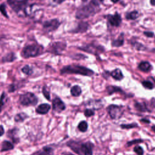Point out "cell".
<instances>
[{"label": "cell", "instance_id": "obj_16", "mask_svg": "<svg viewBox=\"0 0 155 155\" xmlns=\"http://www.w3.org/2000/svg\"><path fill=\"white\" fill-rule=\"evenodd\" d=\"M137 68L141 71L148 73L151 71V70L153 69V66L148 61H143L138 64Z\"/></svg>", "mask_w": 155, "mask_h": 155}, {"label": "cell", "instance_id": "obj_17", "mask_svg": "<svg viewBox=\"0 0 155 155\" xmlns=\"http://www.w3.org/2000/svg\"><path fill=\"white\" fill-rule=\"evenodd\" d=\"M54 149L50 146L44 147L41 150L35 151L31 155H53Z\"/></svg>", "mask_w": 155, "mask_h": 155}, {"label": "cell", "instance_id": "obj_19", "mask_svg": "<svg viewBox=\"0 0 155 155\" xmlns=\"http://www.w3.org/2000/svg\"><path fill=\"white\" fill-rule=\"evenodd\" d=\"M51 106L48 104H42L38 105L36 109V112L39 114H45L50 110Z\"/></svg>", "mask_w": 155, "mask_h": 155}, {"label": "cell", "instance_id": "obj_29", "mask_svg": "<svg viewBox=\"0 0 155 155\" xmlns=\"http://www.w3.org/2000/svg\"><path fill=\"white\" fill-rule=\"evenodd\" d=\"M16 56L15 54L13 53H10L7 54H6L5 56L2 58V62H12L15 59H16Z\"/></svg>", "mask_w": 155, "mask_h": 155}, {"label": "cell", "instance_id": "obj_39", "mask_svg": "<svg viewBox=\"0 0 155 155\" xmlns=\"http://www.w3.org/2000/svg\"><path fill=\"white\" fill-rule=\"evenodd\" d=\"M102 76L106 79H108V78L110 76V72L108 71H104L102 73Z\"/></svg>", "mask_w": 155, "mask_h": 155}, {"label": "cell", "instance_id": "obj_20", "mask_svg": "<svg viewBox=\"0 0 155 155\" xmlns=\"http://www.w3.org/2000/svg\"><path fill=\"white\" fill-rule=\"evenodd\" d=\"M18 129L16 128H15L13 129L10 130L7 134L8 137H10L15 143H17L19 142V137H18Z\"/></svg>", "mask_w": 155, "mask_h": 155}, {"label": "cell", "instance_id": "obj_34", "mask_svg": "<svg viewBox=\"0 0 155 155\" xmlns=\"http://www.w3.org/2000/svg\"><path fill=\"white\" fill-rule=\"evenodd\" d=\"M21 71L22 73H24V74H27V75H30L32 74L33 73V70L31 68V67L28 65H25L24 67H23L21 69Z\"/></svg>", "mask_w": 155, "mask_h": 155}, {"label": "cell", "instance_id": "obj_11", "mask_svg": "<svg viewBox=\"0 0 155 155\" xmlns=\"http://www.w3.org/2000/svg\"><path fill=\"white\" fill-rule=\"evenodd\" d=\"M134 107L135 109L140 113L151 112L150 108H149L148 105L145 102H138L136 101L134 103Z\"/></svg>", "mask_w": 155, "mask_h": 155}, {"label": "cell", "instance_id": "obj_27", "mask_svg": "<svg viewBox=\"0 0 155 155\" xmlns=\"http://www.w3.org/2000/svg\"><path fill=\"white\" fill-rule=\"evenodd\" d=\"M139 16V14L138 13L137 11L136 10H133L132 12H130L126 14L125 15V18L127 19H131V20H134L136 19H137Z\"/></svg>", "mask_w": 155, "mask_h": 155}, {"label": "cell", "instance_id": "obj_14", "mask_svg": "<svg viewBox=\"0 0 155 155\" xmlns=\"http://www.w3.org/2000/svg\"><path fill=\"white\" fill-rule=\"evenodd\" d=\"M81 144V142L76 141V140H69L67 143V145L68 147H70V148L73 151H74V153H76V154H78L79 155H81V152H80Z\"/></svg>", "mask_w": 155, "mask_h": 155}, {"label": "cell", "instance_id": "obj_36", "mask_svg": "<svg viewBox=\"0 0 155 155\" xmlns=\"http://www.w3.org/2000/svg\"><path fill=\"white\" fill-rule=\"evenodd\" d=\"M94 110L93 108H87L84 111V115L87 117H89L94 115Z\"/></svg>", "mask_w": 155, "mask_h": 155}, {"label": "cell", "instance_id": "obj_24", "mask_svg": "<svg viewBox=\"0 0 155 155\" xmlns=\"http://www.w3.org/2000/svg\"><path fill=\"white\" fill-rule=\"evenodd\" d=\"M124 33H120V35L119 36V37L114 40L112 43L111 45L113 47H119L123 45L124 42Z\"/></svg>", "mask_w": 155, "mask_h": 155}, {"label": "cell", "instance_id": "obj_9", "mask_svg": "<svg viewBox=\"0 0 155 155\" xmlns=\"http://www.w3.org/2000/svg\"><path fill=\"white\" fill-rule=\"evenodd\" d=\"M107 18L110 24L113 27H119L122 22V18L117 12L114 15H108Z\"/></svg>", "mask_w": 155, "mask_h": 155}, {"label": "cell", "instance_id": "obj_51", "mask_svg": "<svg viewBox=\"0 0 155 155\" xmlns=\"http://www.w3.org/2000/svg\"><path fill=\"white\" fill-rule=\"evenodd\" d=\"M83 2H86L87 0H82Z\"/></svg>", "mask_w": 155, "mask_h": 155}, {"label": "cell", "instance_id": "obj_18", "mask_svg": "<svg viewBox=\"0 0 155 155\" xmlns=\"http://www.w3.org/2000/svg\"><path fill=\"white\" fill-rule=\"evenodd\" d=\"M110 76H111L113 79L117 81H120L122 80L124 78V76L123 74L122 70L119 68H116L113 70H112L111 71H110Z\"/></svg>", "mask_w": 155, "mask_h": 155}, {"label": "cell", "instance_id": "obj_28", "mask_svg": "<svg viewBox=\"0 0 155 155\" xmlns=\"http://www.w3.org/2000/svg\"><path fill=\"white\" fill-rule=\"evenodd\" d=\"M7 99H8V97L6 93L5 92H2L0 97V111H1L3 107L5 105L6 102H7Z\"/></svg>", "mask_w": 155, "mask_h": 155}, {"label": "cell", "instance_id": "obj_43", "mask_svg": "<svg viewBox=\"0 0 155 155\" xmlns=\"http://www.w3.org/2000/svg\"><path fill=\"white\" fill-rule=\"evenodd\" d=\"M4 133V128L2 125H0V136H2Z\"/></svg>", "mask_w": 155, "mask_h": 155}, {"label": "cell", "instance_id": "obj_45", "mask_svg": "<svg viewBox=\"0 0 155 155\" xmlns=\"http://www.w3.org/2000/svg\"><path fill=\"white\" fill-rule=\"evenodd\" d=\"M150 2L151 4V5L153 6H155V0H150Z\"/></svg>", "mask_w": 155, "mask_h": 155}, {"label": "cell", "instance_id": "obj_23", "mask_svg": "<svg viewBox=\"0 0 155 155\" xmlns=\"http://www.w3.org/2000/svg\"><path fill=\"white\" fill-rule=\"evenodd\" d=\"M14 148L13 144L8 140H4L2 142V147L1 149V152H4L13 150Z\"/></svg>", "mask_w": 155, "mask_h": 155}, {"label": "cell", "instance_id": "obj_41", "mask_svg": "<svg viewBox=\"0 0 155 155\" xmlns=\"http://www.w3.org/2000/svg\"><path fill=\"white\" fill-rule=\"evenodd\" d=\"M143 34L144 35H145L146 36L148 37V38H151L154 36V33L153 32H151V31H144L143 32Z\"/></svg>", "mask_w": 155, "mask_h": 155}, {"label": "cell", "instance_id": "obj_31", "mask_svg": "<svg viewBox=\"0 0 155 155\" xmlns=\"http://www.w3.org/2000/svg\"><path fill=\"white\" fill-rule=\"evenodd\" d=\"M141 84L145 88L148 90H153L154 88V84L148 80H144L141 82Z\"/></svg>", "mask_w": 155, "mask_h": 155}, {"label": "cell", "instance_id": "obj_21", "mask_svg": "<svg viewBox=\"0 0 155 155\" xmlns=\"http://www.w3.org/2000/svg\"><path fill=\"white\" fill-rule=\"evenodd\" d=\"M89 27V25L86 22H81L78 24V27L74 30V33H83Z\"/></svg>", "mask_w": 155, "mask_h": 155}, {"label": "cell", "instance_id": "obj_35", "mask_svg": "<svg viewBox=\"0 0 155 155\" xmlns=\"http://www.w3.org/2000/svg\"><path fill=\"white\" fill-rule=\"evenodd\" d=\"M133 151L137 155H143L144 153V150L141 146L136 145L133 148Z\"/></svg>", "mask_w": 155, "mask_h": 155}, {"label": "cell", "instance_id": "obj_7", "mask_svg": "<svg viewBox=\"0 0 155 155\" xmlns=\"http://www.w3.org/2000/svg\"><path fill=\"white\" fill-rule=\"evenodd\" d=\"M52 107L54 111L60 113L65 109V105L59 97H55L52 101Z\"/></svg>", "mask_w": 155, "mask_h": 155}, {"label": "cell", "instance_id": "obj_25", "mask_svg": "<svg viewBox=\"0 0 155 155\" xmlns=\"http://www.w3.org/2000/svg\"><path fill=\"white\" fill-rule=\"evenodd\" d=\"M70 93L73 96L78 97L82 93L81 88L79 85H74L70 90Z\"/></svg>", "mask_w": 155, "mask_h": 155}, {"label": "cell", "instance_id": "obj_38", "mask_svg": "<svg viewBox=\"0 0 155 155\" xmlns=\"http://www.w3.org/2000/svg\"><path fill=\"white\" fill-rule=\"evenodd\" d=\"M0 12L4 16H5L6 18H8V15L5 10V5L4 4H2L0 5Z\"/></svg>", "mask_w": 155, "mask_h": 155}, {"label": "cell", "instance_id": "obj_8", "mask_svg": "<svg viewBox=\"0 0 155 155\" xmlns=\"http://www.w3.org/2000/svg\"><path fill=\"white\" fill-rule=\"evenodd\" d=\"M60 25L59 21L56 19H53L44 22L43 27L47 31H51L56 30Z\"/></svg>", "mask_w": 155, "mask_h": 155}, {"label": "cell", "instance_id": "obj_46", "mask_svg": "<svg viewBox=\"0 0 155 155\" xmlns=\"http://www.w3.org/2000/svg\"><path fill=\"white\" fill-rule=\"evenodd\" d=\"M55 2H56V3H58V4H60V3H61V2H62L63 1H64L65 0H53Z\"/></svg>", "mask_w": 155, "mask_h": 155}, {"label": "cell", "instance_id": "obj_47", "mask_svg": "<svg viewBox=\"0 0 155 155\" xmlns=\"http://www.w3.org/2000/svg\"><path fill=\"white\" fill-rule=\"evenodd\" d=\"M151 130L154 132L155 133V125H153L151 127Z\"/></svg>", "mask_w": 155, "mask_h": 155}, {"label": "cell", "instance_id": "obj_50", "mask_svg": "<svg viewBox=\"0 0 155 155\" xmlns=\"http://www.w3.org/2000/svg\"><path fill=\"white\" fill-rule=\"evenodd\" d=\"M64 155H74L71 153H64Z\"/></svg>", "mask_w": 155, "mask_h": 155}, {"label": "cell", "instance_id": "obj_10", "mask_svg": "<svg viewBox=\"0 0 155 155\" xmlns=\"http://www.w3.org/2000/svg\"><path fill=\"white\" fill-rule=\"evenodd\" d=\"M80 49L93 54H99L104 51V48L102 47H96L93 45H87L81 47Z\"/></svg>", "mask_w": 155, "mask_h": 155}, {"label": "cell", "instance_id": "obj_52", "mask_svg": "<svg viewBox=\"0 0 155 155\" xmlns=\"http://www.w3.org/2000/svg\"></svg>", "mask_w": 155, "mask_h": 155}, {"label": "cell", "instance_id": "obj_44", "mask_svg": "<svg viewBox=\"0 0 155 155\" xmlns=\"http://www.w3.org/2000/svg\"><path fill=\"white\" fill-rule=\"evenodd\" d=\"M103 1H104V0H92L91 1H92L93 2H94V4H96L99 5V3L101 2H102Z\"/></svg>", "mask_w": 155, "mask_h": 155}, {"label": "cell", "instance_id": "obj_40", "mask_svg": "<svg viewBox=\"0 0 155 155\" xmlns=\"http://www.w3.org/2000/svg\"><path fill=\"white\" fill-rule=\"evenodd\" d=\"M150 105L151 108H155V97H152L150 99Z\"/></svg>", "mask_w": 155, "mask_h": 155}, {"label": "cell", "instance_id": "obj_30", "mask_svg": "<svg viewBox=\"0 0 155 155\" xmlns=\"http://www.w3.org/2000/svg\"><path fill=\"white\" fill-rule=\"evenodd\" d=\"M138 127H139V125L136 122H132V123L127 124H122L120 125V127L122 129H127V130L137 128Z\"/></svg>", "mask_w": 155, "mask_h": 155}, {"label": "cell", "instance_id": "obj_2", "mask_svg": "<svg viewBox=\"0 0 155 155\" xmlns=\"http://www.w3.org/2000/svg\"><path fill=\"white\" fill-rule=\"evenodd\" d=\"M99 5L92 1L88 5L82 6L78 8L76 13V17L78 19H84L94 15L99 10Z\"/></svg>", "mask_w": 155, "mask_h": 155}, {"label": "cell", "instance_id": "obj_6", "mask_svg": "<svg viewBox=\"0 0 155 155\" xmlns=\"http://www.w3.org/2000/svg\"><path fill=\"white\" fill-rule=\"evenodd\" d=\"M94 147V144L90 141L81 143L80 148L81 155H93Z\"/></svg>", "mask_w": 155, "mask_h": 155}, {"label": "cell", "instance_id": "obj_37", "mask_svg": "<svg viewBox=\"0 0 155 155\" xmlns=\"http://www.w3.org/2000/svg\"><path fill=\"white\" fill-rule=\"evenodd\" d=\"M42 93L43 95L44 96V97L48 100V101H50V93L49 91L47 90V88L45 86H44L42 88Z\"/></svg>", "mask_w": 155, "mask_h": 155}, {"label": "cell", "instance_id": "obj_33", "mask_svg": "<svg viewBox=\"0 0 155 155\" xmlns=\"http://www.w3.org/2000/svg\"><path fill=\"white\" fill-rule=\"evenodd\" d=\"M143 142V140L142 139H133L131 140L128 141L126 143L127 147H130L133 145H135V144H138L140 143H142Z\"/></svg>", "mask_w": 155, "mask_h": 155}, {"label": "cell", "instance_id": "obj_5", "mask_svg": "<svg viewBox=\"0 0 155 155\" xmlns=\"http://www.w3.org/2000/svg\"><path fill=\"white\" fill-rule=\"evenodd\" d=\"M19 102L24 106H35L38 103V98L34 93L27 92L20 95Z\"/></svg>", "mask_w": 155, "mask_h": 155}, {"label": "cell", "instance_id": "obj_3", "mask_svg": "<svg viewBox=\"0 0 155 155\" xmlns=\"http://www.w3.org/2000/svg\"><path fill=\"white\" fill-rule=\"evenodd\" d=\"M107 111L113 120H118L122 117L124 113V107L122 105L110 104L107 107Z\"/></svg>", "mask_w": 155, "mask_h": 155}, {"label": "cell", "instance_id": "obj_12", "mask_svg": "<svg viewBox=\"0 0 155 155\" xmlns=\"http://www.w3.org/2000/svg\"><path fill=\"white\" fill-rule=\"evenodd\" d=\"M66 47V44L62 42L53 43L50 47V51L54 54H60Z\"/></svg>", "mask_w": 155, "mask_h": 155}, {"label": "cell", "instance_id": "obj_48", "mask_svg": "<svg viewBox=\"0 0 155 155\" xmlns=\"http://www.w3.org/2000/svg\"><path fill=\"white\" fill-rule=\"evenodd\" d=\"M16 1V0H7V2H8V4H10V3H11V2H14V1Z\"/></svg>", "mask_w": 155, "mask_h": 155}, {"label": "cell", "instance_id": "obj_49", "mask_svg": "<svg viewBox=\"0 0 155 155\" xmlns=\"http://www.w3.org/2000/svg\"><path fill=\"white\" fill-rule=\"evenodd\" d=\"M119 0H111V1H112L113 3H116L117 2H118Z\"/></svg>", "mask_w": 155, "mask_h": 155}, {"label": "cell", "instance_id": "obj_26", "mask_svg": "<svg viewBox=\"0 0 155 155\" xmlns=\"http://www.w3.org/2000/svg\"><path fill=\"white\" fill-rule=\"evenodd\" d=\"M27 117L28 116L25 113H19L15 116V121L16 122H22L24 121Z\"/></svg>", "mask_w": 155, "mask_h": 155}, {"label": "cell", "instance_id": "obj_15", "mask_svg": "<svg viewBox=\"0 0 155 155\" xmlns=\"http://www.w3.org/2000/svg\"><path fill=\"white\" fill-rule=\"evenodd\" d=\"M27 1L28 0H16L8 4L16 12H18L21 10L22 7L26 4Z\"/></svg>", "mask_w": 155, "mask_h": 155}, {"label": "cell", "instance_id": "obj_22", "mask_svg": "<svg viewBox=\"0 0 155 155\" xmlns=\"http://www.w3.org/2000/svg\"><path fill=\"white\" fill-rule=\"evenodd\" d=\"M88 105L93 106L92 108L93 110H99L104 106V104L101 99L90 101H89V103Z\"/></svg>", "mask_w": 155, "mask_h": 155}, {"label": "cell", "instance_id": "obj_4", "mask_svg": "<svg viewBox=\"0 0 155 155\" xmlns=\"http://www.w3.org/2000/svg\"><path fill=\"white\" fill-rule=\"evenodd\" d=\"M42 48L37 45H28L25 46L21 51V56L24 58L35 57L41 53Z\"/></svg>", "mask_w": 155, "mask_h": 155}, {"label": "cell", "instance_id": "obj_32", "mask_svg": "<svg viewBox=\"0 0 155 155\" xmlns=\"http://www.w3.org/2000/svg\"><path fill=\"white\" fill-rule=\"evenodd\" d=\"M88 124L85 120H82V121L80 122L78 125V128L79 130L82 133L87 131V130H88Z\"/></svg>", "mask_w": 155, "mask_h": 155}, {"label": "cell", "instance_id": "obj_13", "mask_svg": "<svg viewBox=\"0 0 155 155\" xmlns=\"http://www.w3.org/2000/svg\"><path fill=\"white\" fill-rule=\"evenodd\" d=\"M106 92L108 95L110 96L112 95L113 94L115 93H120L121 94H124V95H128L124 90L123 89L119 87V86H116V85H108L106 87Z\"/></svg>", "mask_w": 155, "mask_h": 155}, {"label": "cell", "instance_id": "obj_42", "mask_svg": "<svg viewBox=\"0 0 155 155\" xmlns=\"http://www.w3.org/2000/svg\"><path fill=\"white\" fill-rule=\"evenodd\" d=\"M140 121L144 124H150V120L147 118H142V119H140Z\"/></svg>", "mask_w": 155, "mask_h": 155}, {"label": "cell", "instance_id": "obj_1", "mask_svg": "<svg viewBox=\"0 0 155 155\" xmlns=\"http://www.w3.org/2000/svg\"><path fill=\"white\" fill-rule=\"evenodd\" d=\"M61 73L63 74H78L85 76H91L94 72L85 67L78 65H69L64 67L61 70Z\"/></svg>", "mask_w": 155, "mask_h": 155}]
</instances>
